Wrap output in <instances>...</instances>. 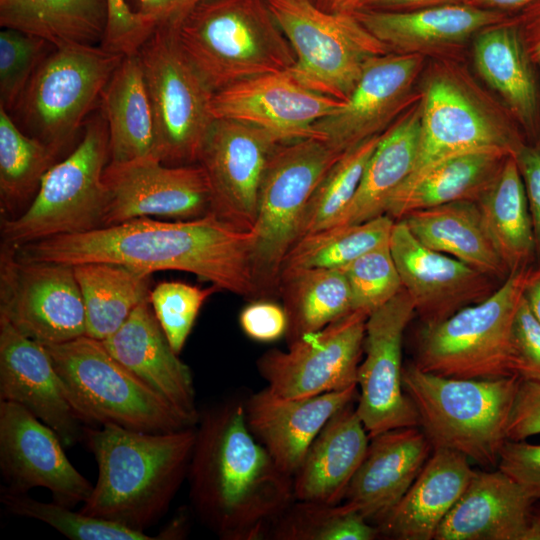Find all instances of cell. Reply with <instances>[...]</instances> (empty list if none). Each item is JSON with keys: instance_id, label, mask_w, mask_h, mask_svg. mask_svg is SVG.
Listing matches in <instances>:
<instances>
[{"instance_id": "obj_1", "label": "cell", "mask_w": 540, "mask_h": 540, "mask_svg": "<svg viewBox=\"0 0 540 540\" xmlns=\"http://www.w3.org/2000/svg\"><path fill=\"white\" fill-rule=\"evenodd\" d=\"M253 233L216 215L159 221L149 217L14 248L25 260L77 265L106 262L140 271H182L219 290L258 297L252 268Z\"/></svg>"}, {"instance_id": "obj_2", "label": "cell", "mask_w": 540, "mask_h": 540, "mask_svg": "<svg viewBox=\"0 0 540 540\" xmlns=\"http://www.w3.org/2000/svg\"><path fill=\"white\" fill-rule=\"evenodd\" d=\"M196 426L187 479L197 516L224 540L266 538L295 500L292 477L250 431L244 401L206 409Z\"/></svg>"}, {"instance_id": "obj_3", "label": "cell", "mask_w": 540, "mask_h": 540, "mask_svg": "<svg viewBox=\"0 0 540 540\" xmlns=\"http://www.w3.org/2000/svg\"><path fill=\"white\" fill-rule=\"evenodd\" d=\"M196 426L142 432L107 424L83 429L98 477L80 511L144 531L168 510L189 469Z\"/></svg>"}, {"instance_id": "obj_4", "label": "cell", "mask_w": 540, "mask_h": 540, "mask_svg": "<svg viewBox=\"0 0 540 540\" xmlns=\"http://www.w3.org/2000/svg\"><path fill=\"white\" fill-rule=\"evenodd\" d=\"M188 62L215 93L286 71L294 52L266 0H206L170 27Z\"/></svg>"}, {"instance_id": "obj_5", "label": "cell", "mask_w": 540, "mask_h": 540, "mask_svg": "<svg viewBox=\"0 0 540 540\" xmlns=\"http://www.w3.org/2000/svg\"><path fill=\"white\" fill-rule=\"evenodd\" d=\"M517 376L459 379L403 367V389L433 449L459 452L477 464L497 467L518 388Z\"/></svg>"}, {"instance_id": "obj_6", "label": "cell", "mask_w": 540, "mask_h": 540, "mask_svg": "<svg viewBox=\"0 0 540 540\" xmlns=\"http://www.w3.org/2000/svg\"><path fill=\"white\" fill-rule=\"evenodd\" d=\"M44 346L68 400L85 425L112 424L154 433L195 427L118 362L102 341L83 335Z\"/></svg>"}, {"instance_id": "obj_7", "label": "cell", "mask_w": 540, "mask_h": 540, "mask_svg": "<svg viewBox=\"0 0 540 540\" xmlns=\"http://www.w3.org/2000/svg\"><path fill=\"white\" fill-rule=\"evenodd\" d=\"M529 269L511 272L483 301L424 325L413 364L428 373L459 379L517 376L513 324Z\"/></svg>"}, {"instance_id": "obj_8", "label": "cell", "mask_w": 540, "mask_h": 540, "mask_svg": "<svg viewBox=\"0 0 540 540\" xmlns=\"http://www.w3.org/2000/svg\"><path fill=\"white\" fill-rule=\"evenodd\" d=\"M108 159L107 122L97 117L86 124L77 147L48 170L28 207L16 217L2 219V245L16 248L103 227L109 205L103 181Z\"/></svg>"}, {"instance_id": "obj_9", "label": "cell", "mask_w": 540, "mask_h": 540, "mask_svg": "<svg viewBox=\"0 0 540 540\" xmlns=\"http://www.w3.org/2000/svg\"><path fill=\"white\" fill-rule=\"evenodd\" d=\"M318 138L280 143L272 153L260 186L252 229V268L258 296L279 291L284 258L296 242L315 187L340 157Z\"/></svg>"}, {"instance_id": "obj_10", "label": "cell", "mask_w": 540, "mask_h": 540, "mask_svg": "<svg viewBox=\"0 0 540 540\" xmlns=\"http://www.w3.org/2000/svg\"><path fill=\"white\" fill-rule=\"evenodd\" d=\"M289 42L295 63L287 72L320 94L346 101L366 64L385 45L350 13L327 12L308 0H266Z\"/></svg>"}, {"instance_id": "obj_11", "label": "cell", "mask_w": 540, "mask_h": 540, "mask_svg": "<svg viewBox=\"0 0 540 540\" xmlns=\"http://www.w3.org/2000/svg\"><path fill=\"white\" fill-rule=\"evenodd\" d=\"M137 53L153 115L154 156L166 165L197 162L216 119L214 92L183 55L170 27L156 28Z\"/></svg>"}, {"instance_id": "obj_12", "label": "cell", "mask_w": 540, "mask_h": 540, "mask_svg": "<svg viewBox=\"0 0 540 540\" xmlns=\"http://www.w3.org/2000/svg\"><path fill=\"white\" fill-rule=\"evenodd\" d=\"M55 49L36 69L18 106L33 136L59 153L102 96L124 55L101 45Z\"/></svg>"}, {"instance_id": "obj_13", "label": "cell", "mask_w": 540, "mask_h": 540, "mask_svg": "<svg viewBox=\"0 0 540 540\" xmlns=\"http://www.w3.org/2000/svg\"><path fill=\"white\" fill-rule=\"evenodd\" d=\"M0 318L43 345L86 335L85 309L72 265L0 252Z\"/></svg>"}, {"instance_id": "obj_14", "label": "cell", "mask_w": 540, "mask_h": 540, "mask_svg": "<svg viewBox=\"0 0 540 540\" xmlns=\"http://www.w3.org/2000/svg\"><path fill=\"white\" fill-rule=\"evenodd\" d=\"M367 317L351 311L285 351L265 352L257 368L267 387L284 398H305L358 385Z\"/></svg>"}, {"instance_id": "obj_15", "label": "cell", "mask_w": 540, "mask_h": 540, "mask_svg": "<svg viewBox=\"0 0 540 540\" xmlns=\"http://www.w3.org/2000/svg\"><path fill=\"white\" fill-rule=\"evenodd\" d=\"M414 313L413 301L402 288L367 317L356 410L370 437L391 429L419 427L417 411L402 384L403 337Z\"/></svg>"}, {"instance_id": "obj_16", "label": "cell", "mask_w": 540, "mask_h": 540, "mask_svg": "<svg viewBox=\"0 0 540 540\" xmlns=\"http://www.w3.org/2000/svg\"><path fill=\"white\" fill-rule=\"evenodd\" d=\"M281 142L266 130L216 118L197 163L211 190V213L243 231H252L268 161Z\"/></svg>"}, {"instance_id": "obj_17", "label": "cell", "mask_w": 540, "mask_h": 540, "mask_svg": "<svg viewBox=\"0 0 540 540\" xmlns=\"http://www.w3.org/2000/svg\"><path fill=\"white\" fill-rule=\"evenodd\" d=\"M109 192L104 226L136 218L189 220L211 213V190L199 165H166L155 156L110 162L103 172Z\"/></svg>"}, {"instance_id": "obj_18", "label": "cell", "mask_w": 540, "mask_h": 540, "mask_svg": "<svg viewBox=\"0 0 540 540\" xmlns=\"http://www.w3.org/2000/svg\"><path fill=\"white\" fill-rule=\"evenodd\" d=\"M48 425L23 406L0 401V468L5 490L26 493L42 487L54 502L73 508L84 503L93 486L67 458Z\"/></svg>"}, {"instance_id": "obj_19", "label": "cell", "mask_w": 540, "mask_h": 540, "mask_svg": "<svg viewBox=\"0 0 540 540\" xmlns=\"http://www.w3.org/2000/svg\"><path fill=\"white\" fill-rule=\"evenodd\" d=\"M343 103L308 89L286 70L245 79L215 92L212 110L215 118L254 125L286 143L320 139L315 124Z\"/></svg>"}, {"instance_id": "obj_20", "label": "cell", "mask_w": 540, "mask_h": 540, "mask_svg": "<svg viewBox=\"0 0 540 540\" xmlns=\"http://www.w3.org/2000/svg\"><path fill=\"white\" fill-rule=\"evenodd\" d=\"M389 246L402 286L424 325L483 301L497 288L494 278L420 243L403 220L395 221Z\"/></svg>"}, {"instance_id": "obj_21", "label": "cell", "mask_w": 540, "mask_h": 540, "mask_svg": "<svg viewBox=\"0 0 540 540\" xmlns=\"http://www.w3.org/2000/svg\"><path fill=\"white\" fill-rule=\"evenodd\" d=\"M0 401L17 403L53 429L65 447L82 440L84 424L43 344L0 318Z\"/></svg>"}, {"instance_id": "obj_22", "label": "cell", "mask_w": 540, "mask_h": 540, "mask_svg": "<svg viewBox=\"0 0 540 540\" xmlns=\"http://www.w3.org/2000/svg\"><path fill=\"white\" fill-rule=\"evenodd\" d=\"M358 397V385L305 398H284L268 387L245 401L247 425L279 469L293 477L326 423Z\"/></svg>"}, {"instance_id": "obj_23", "label": "cell", "mask_w": 540, "mask_h": 540, "mask_svg": "<svg viewBox=\"0 0 540 540\" xmlns=\"http://www.w3.org/2000/svg\"><path fill=\"white\" fill-rule=\"evenodd\" d=\"M418 65L419 58L413 54L372 58L343 105L315 124L319 138L343 153L380 134L379 130L399 108Z\"/></svg>"}, {"instance_id": "obj_24", "label": "cell", "mask_w": 540, "mask_h": 540, "mask_svg": "<svg viewBox=\"0 0 540 540\" xmlns=\"http://www.w3.org/2000/svg\"><path fill=\"white\" fill-rule=\"evenodd\" d=\"M102 343L118 362L197 425L200 412L191 370L172 349L149 299Z\"/></svg>"}, {"instance_id": "obj_25", "label": "cell", "mask_w": 540, "mask_h": 540, "mask_svg": "<svg viewBox=\"0 0 540 540\" xmlns=\"http://www.w3.org/2000/svg\"><path fill=\"white\" fill-rule=\"evenodd\" d=\"M433 448L420 427L391 429L370 437L344 503L377 523L411 487Z\"/></svg>"}, {"instance_id": "obj_26", "label": "cell", "mask_w": 540, "mask_h": 540, "mask_svg": "<svg viewBox=\"0 0 540 540\" xmlns=\"http://www.w3.org/2000/svg\"><path fill=\"white\" fill-rule=\"evenodd\" d=\"M484 150L515 153L456 85L443 79L432 82L421 110L417 155L405 180L449 157Z\"/></svg>"}, {"instance_id": "obj_27", "label": "cell", "mask_w": 540, "mask_h": 540, "mask_svg": "<svg viewBox=\"0 0 540 540\" xmlns=\"http://www.w3.org/2000/svg\"><path fill=\"white\" fill-rule=\"evenodd\" d=\"M474 474L465 455L433 449L405 495L376 523L380 536L397 540L434 539Z\"/></svg>"}, {"instance_id": "obj_28", "label": "cell", "mask_w": 540, "mask_h": 540, "mask_svg": "<svg viewBox=\"0 0 540 540\" xmlns=\"http://www.w3.org/2000/svg\"><path fill=\"white\" fill-rule=\"evenodd\" d=\"M369 441L353 401L326 423L308 448L292 477L295 500L343 502Z\"/></svg>"}, {"instance_id": "obj_29", "label": "cell", "mask_w": 540, "mask_h": 540, "mask_svg": "<svg viewBox=\"0 0 540 540\" xmlns=\"http://www.w3.org/2000/svg\"><path fill=\"white\" fill-rule=\"evenodd\" d=\"M533 499L499 469L475 471L435 540H519Z\"/></svg>"}, {"instance_id": "obj_30", "label": "cell", "mask_w": 540, "mask_h": 540, "mask_svg": "<svg viewBox=\"0 0 540 540\" xmlns=\"http://www.w3.org/2000/svg\"><path fill=\"white\" fill-rule=\"evenodd\" d=\"M352 14L384 45L401 49L457 42L504 18L498 11L462 2L402 11L360 9Z\"/></svg>"}, {"instance_id": "obj_31", "label": "cell", "mask_w": 540, "mask_h": 540, "mask_svg": "<svg viewBox=\"0 0 540 540\" xmlns=\"http://www.w3.org/2000/svg\"><path fill=\"white\" fill-rule=\"evenodd\" d=\"M512 153L475 151L444 159L405 180L389 199L385 214L395 221L407 213L455 201L476 202Z\"/></svg>"}, {"instance_id": "obj_32", "label": "cell", "mask_w": 540, "mask_h": 540, "mask_svg": "<svg viewBox=\"0 0 540 540\" xmlns=\"http://www.w3.org/2000/svg\"><path fill=\"white\" fill-rule=\"evenodd\" d=\"M399 220L405 222L420 243L432 250L456 258L494 279L504 280L510 274L474 201H455L414 210Z\"/></svg>"}, {"instance_id": "obj_33", "label": "cell", "mask_w": 540, "mask_h": 540, "mask_svg": "<svg viewBox=\"0 0 540 540\" xmlns=\"http://www.w3.org/2000/svg\"><path fill=\"white\" fill-rule=\"evenodd\" d=\"M420 129L421 111H415L381 134L352 201L332 226L358 224L385 214L389 199L413 168Z\"/></svg>"}, {"instance_id": "obj_34", "label": "cell", "mask_w": 540, "mask_h": 540, "mask_svg": "<svg viewBox=\"0 0 540 540\" xmlns=\"http://www.w3.org/2000/svg\"><path fill=\"white\" fill-rule=\"evenodd\" d=\"M101 98L110 162L154 156L153 115L138 53L123 57Z\"/></svg>"}, {"instance_id": "obj_35", "label": "cell", "mask_w": 540, "mask_h": 540, "mask_svg": "<svg viewBox=\"0 0 540 540\" xmlns=\"http://www.w3.org/2000/svg\"><path fill=\"white\" fill-rule=\"evenodd\" d=\"M107 21V0H0L3 28L37 36L55 48L102 43Z\"/></svg>"}, {"instance_id": "obj_36", "label": "cell", "mask_w": 540, "mask_h": 540, "mask_svg": "<svg viewBox=\"0 0 540 540\" xmlns=\"http://www.w3.org/2000/svg\"><path fill=\"white\" fill-rule=\"evenodd\" d=\"M487 232L509 272L529 267L535 241L525 187L514 153L476 201Z\"/></svg>"}, {"instance_id": "obj_37", "label": "cell", "mask_w": 540, "mask_h": 540, "mask_svg": "<svg viewBox=\"0 0 540 540\" xmlns=\"http://www.w3.org/2000/svg\"><path fill=\"white\" fill-rule=\"evenodd\" d=\"M73 269L84 303L86 335L91 338L110 337L149 299L151 273L106 262L77 264Z\"/></svg>"}, {"instance_id": "obj_38", "label": "cell", "mask_w": 540, "mask_h": 540, "mask_svg": "<svg viewBox=\"0 0 540 540\" xmlns=\"http://www.w3.org/2000/svg\"><path fill=\"white\" fill-rule=\"evenodd\" d=\"M288 316V344L315 333L352 311L341 269L307 268L281 273L279 291Z\"/></svg>"}, {"instance_id": "obj_39", "label": "cell", "mask_w": 540, "mask_h": 540, "mask_svg": "<svg viewBox=\"0 0 540 540\" xmlns=\"http://www.w3.org/2000/svg\"><path fill=\"white\" fill-rule=\"evenodd\" d=\"M477 69L524 120L537 108L536 88L517 28L502 22L484 28L474 43Z\"/></svg>"}, {"instance_id": "obj_40", "label": "cell", "mask_w": 540, "mask_h": 540, "mask_svg": "<svg viewBox=\"0 0 540 540\" xmlns=\"http://www.w3.org/2000/svg\"><path fill=\"white\" fill-rule=\"evenodd\" d=\"M58 152L21 132L0 106V205L5 218L17 216L35 197ZM21 212V213H22ZM20 213V214H21Z\"/></svg>"}, {"instance_id": "obj_41", "label": "cell", "mask_w": 540, "mask_h": 540, "mask_svg": "<svg viewBox=\"0 0 540 540\" xmlns=\"http://www.w3.org/2000/svg\"><path fill=\"white\" fill-rule=\"evenodd\" d=\"M394 223L393 218L383 214L362 223L332 226L305 235L288 251L281 273L307 268L342 269L388 243Z\"/></svg>"}, {"instance_id": "obj_42", "label": "cell", "mask_w": 540, "mask_h": 540, "mask_svg": "<svg viewBox=\"0 0 540 540\" xmlns=\"http://www.w3.org/2000/svg\"><path fill=\"white\" fill-rule=\"evenodd\" d=\"M380 536L360 512L344 502L294 500L275 520L266 538L275 540H373Z\"/></svg>"}, {"instance_id": "obj_43", "label": "cell", "mask_w": 540, "mask_h": 540, "mask_svg": "<svg viewBox=\"0 0 540 540\" xmlns=\"http://www.w3.org/2000/svg\"><path fill=\"white\" fill-rule=\"evenodd\" d=\"M380 137L381 134L374 135L346 150L326 171L306 205L297 240L331 227L342 215L357 191Z\"/></svg>"}, {"instance_id": "obj_44", "label": "cell", "mask_w": 540, "mask_h": 540, "mask_svg": "<svg viewBox=\"0 0 540 540\" xmlns=\"http://www.w3.org/2000/svg\"><path fill=\"white\" fill-rule=\"evenodd\" d=\"M1 502L12 514L39 520L73 540H152L144 531L103 518L73 511L70 507L56 502L46 503L4 490Z\"/></svg>"}, {"instance_id": "obj_45", "label": "cell", "mask_w": 540, "mask_h": 540, "mask_svg": "<svg viewBox=\"0 0 540 540\" xmlns=\"http://www.w3.org/2000/svg\"><path fill=\"white\" fill-rule=\"evenodd\" d=\"M341 270L350 288L352 311L369 315L403 288L389 242L364 253Z\"/></svg>"}, {"instance_id": "obj_46", "label": "cell", "mask_w": 540, "mask_h": 540, "mask_svg": "<svg viewBox=\"0 0 540 540\" xmlns=\"http://www.w3.org/2000/svg\"><path fill=\"white\" fill-rule=\"evenodd\" d=\"M219 289L181 281H162L149 293V302L172 349L180 354L201 307Z\"/></svg>"}, {"instance_id": "obj_47", "label": "cell", "mask_w": 540, "mask_h": 540, "mask_svg": "<svg viewBox=\"0 0 540 540\" xmlns=\"http://www.w3.org/2000/svg\"><path fill=\"white\" fill-rule=\"evenodd\" d=\"M44 39L19 30L0 32V106H18L33 74L43 61Z\"/></svg>"}, {"instance_id": "obj_48", "label": "cell", "mask_w": 540, "mask_h": 540, "mask_svg": "<svg viewBox=\"0 0 540 540\" xmlns=\"http://www.w3.org/2000/svg\"><path fill=\"white\" fill-rule=\"evenodd\" d=\"M108 21L101 46L121 54H136L156 30L136 15L127 0H107Z\"/></svg>"}, {"instance_id": "obj_49", "label": "cell", "mask_w": 540, "mask_h": 540, "mask_svg": "<svg viewBox=\"0 0 540 540\" xmlns=\"http://www.w3.org/2000/svg\"><path fill=\"white\" fill-rule=\"evenodd\" d=\"M497 469L533 499L540 500V444L506 440L499 454Z\"/></svg>"}, {"instance_id": "obj_50", "label": "cell", "mask_w": 540, "mask_h": 540, "mask_svg": "<svg viewBox=\"0 0 540 540\" xmlns=\"http://www.w3.org/2000/svg\"><path fill=\"white\" fill-rule=\"evenodd\" d=\"M517 359V376L522 380L540 381V322L530 312L524 298L513 324Z\"/></svg>"}, {"instance_id": "obj_51", "label": "cell", "mask_w": 540, "mask_h": 540, "mask_svg": "<svg viewBox=\"0 0 540 540\" xmlns=\"http://www.w3.org/2000/svg\"><path fill=\"white\" fill-rule=\"evenodd\" d=\"M239 324L245 335L252 340L268 343L286 336L288 316L283 306L259 300L242 309Z\"/></svg>"}, {"instance_id": "obj_52", "label": "cell", "mask_w": 540, "mask_h": 540, "mask_svg": "<svg viewBox=\"0 0 540 540\" xmlns=\"http://www.w3.org/2000/svg\"><path fill=\"white\" fill-rule=\"evenodd\" d=\"M539 434L540 381L520 379L507 424V440H526Z\"/></svg>"}, {"instance_id": "obj_53", "label": "cell", "mask_w": 540, "mask_h": 540, "mask_svg": "<svg viewBox=\"0 0 540 540\" xmlns=\"http://www.w3.org/2000/svg\"><path fill=\"white\" fill-rule=\"evenodd\" d=\"M514 155L523 179L532 221L535 258L540 261V147L521 146Z\"/></svg>"}, {"instance_id": "obj_54", "label": "cell", "mask_w": 540, "mask_h": 540, "mask_svg": "<svg viewBox=\"0 0 540 540\" xmlns=\"http://www.w3.org/2000/svg\"><path fill=\"white\" fill-rule=\"evenodd\" d=\"M206 0H127L131 10L155 29L176 26Z\"/></svg>"}, {"instance_id": "obj_55", "label": "cell", "mask_w": 540, "mask_h": 540, "mask_svg": "<svg viewBox=\"0 0 540 540\" xmlns=\"http://www.w3.org/2000/svg\"><path fill=\"white\" fill-rule=\"evenodd\" d=\"M461 1L462 0H363L360 9L402 11Z\"/></svg>"}, {"instance_id": "obj_56", "label": "cell", "mask_w": 540, "mask_h": 540, "mask_svg": "<svg viewBox=\"0 0 540 540\" xmlns=\"http://www.w3.org/2000/svg\"><path fill=\"white\" fill-rule=\"evenodd\" d=\"M523 298L530 312L540 322V267L529 269L524 284Z\"/></svg>"}, {"instance_id": "obj_57", "label": "cell", "mask_w": 540, "mask_h": 540, "mask_svg": "<svg viewBox=\"0 0 540 540\" xmlns=\"http://www.w3.org/2000/svg\"><path fill=\"white\" fill-rule=\"evenodd\" d=\"M519 540H540V500L531 505Z\"/></svg>"}, {"instance_id": "obj_58", "label": "cell", "mask_w": 540, "mask_h": 540, "mask_svg": "<svg viewBox=\"0 0 540 540\" xmlns=\"http://www.w3.org/2000/svg\"><path fill=\"white\" fill-rule=\"evenodd\" d=\"M539 0H462V3L490 10L515 9L529 6Z\"/></svg>"}, {"instance_id": "obj_59", "label": "cell", "mask_w": 540, "mask_h": 540, "mask_svg": "<svg viewBox=\"0 0 540 540\" xmlns=\"http://www.w3.org/2000/svg\"><path fill=\"white\" fill-rule=\"evenodd\" d=\"M363 0H314L320 9L332 13H354L359 10Z\"/></svg>"}, {"instance_id": "obj_60", "label": "cell", "mask_w": 540, "mask_h": 540, "mask_svg": "<svg viewBox=\"0 0 540 540\" xmlns=\"http://www.w3.org/2000/svg\"><path fill=\"white\" fill-rule=\"evenodd\" d=\"M531 6H533V9L530 12L529 19H530V24L536 28L539 35L536 42L537 44H536L535 51L540 61V0L531 4Z\"/></svg>"}, {"instance_id": "obj_61", "label": "cell", "mask_w": 540, "mask_h": 540, "mask_svg": "<svg viewBox=\"0 0 540 540\" xmlns=\"http://www.w3.org/2000/svg\"><path fill=\"white\" fill-rule=\"evenodd\" d=\"M308 1H312V2H314V0H308Z\"/></svg>"}]
</instances>
